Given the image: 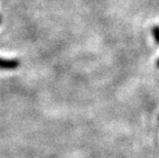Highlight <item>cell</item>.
Wrapping results in <instances>:
<instances>
[{"label": "cell", "mask_w": 159, "mask_h": 158, "mask_svg": "<svg viewBox=\"0 0 159 158\" xmlns=\"http://www.w3.org/2000/svg\"><path fill=\"white\" fill-rule=\"evenodd\" d=\"M156 66L158 67V68H159V59L157 60V61H156Z\"/></svg>", "instance_id": "3"}, {"label": "cell", "mask_w": 159, "mask_h": 158, "mask_svg": "<svg viewBox=\"0 0 159 158\" xmlns=\"http://www.w3.org/2000/svg\"><path fill=\"white\" fill-rule=\"evenodd\" d=\"M21 63L19 60H6L0 58V70H16L18 69Z\"/></svg>", "instance_id": "1"}, {"label": "cell", "mask_w": 159, "mask_h": 158, "mask_svg": "<svg viewBox=\"0 0 159 158\" xmlns=\"http://www.w3.org/2000/svg\"><path fill=\"white\" fill-rule=\"evenodd\" d=\"M151 31H152V35L154 37L155 42H156V44L159 45V26L158 25L154 26Z\"/></svg>", "instance_id": "2"}, {"label": "cell", "mask_w": 159, "mask_h": 158, "mask_svg": "<svg viewBox=\"0 0 159 158\" xmlns=\"http://www.w3.org/2000/svg\"><path fill=\"white\" fill-rule=\"evenodd\" d=\"M1 21H2V20H1V16H0V24H1Z\"/></svg>", "instance_id": "4"}]
</instances>
